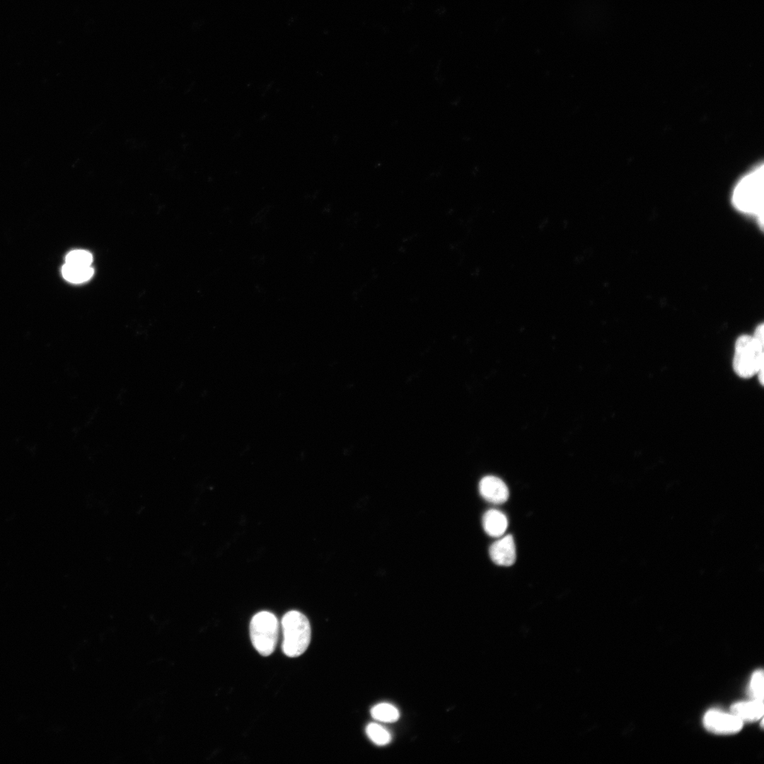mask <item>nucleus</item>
I'll list each match as a JSON object with an SVG mask.
<instances>
[{
	"instance_id": "14",
	"label": "nucleus",
	"mask_w": 764,
	"mask_h": 764,
	"mask_svg": "<svg viewBox=\"0 0 764 764\" xmlns=\"http://www.w3.org/2000/svg\"><path fill=\"white\" fill-rule=\"evenodd\" d=\"M92 261L91 253L84 250H71L65 258V263L79 266H91Z\"/></svg>"
},
{
	"instance_id": "9",
	"label": "nucleus",
	"mask_w": 764,
	"mask_h": 764,
	"mask_svg": "<svg viewBox=\"0 0 764 764\" xmlns=\"http://www.w3.org/2000/svg\"><path fill=\"white\" fill-rule=\"evenodd\" d=\"M508 526L506 516L500 511L490 509L482 516V526L490 536L499 537L504 534Z\"/></svg>"
},
{
	"instance_id": "3",
	"label": "nucleus",
	"mask_w": 764,
	"mask_h": 764,
	"mask_svg": "<svg viewBox=\"0 0 764 764\" xmlns=\"http://www.w3.org/2000/svg\"><path fill=\"white\" fill-rule=\"evenodd\" d=\"M734 373L742 378H750L764 367L763 343L753 335H742L735 342L732 361Z\"/></svg>"
},
{
	"instance_id": "10",
	"label": "nucleus",
	"mask_w": 764,
	"mask_h": 764,
	"mask_svg": "<svg viewBox=\"0 0 764 764\" xmlns=\"http://www.w3.org/2000/svg\"><path fill=\"white\" fill-rule=\"evenodd\" d=\"M91 266H79L65 263L62 267L63 277L68 282L79 284L89 280L93 274Z\"/></svg>"
},
{
	"instance_id": "1",
	"label": "nucleus",
	"mask_w": 764,
	"mask_h": 764,
	"mask_svg": "<svg viewBox=\"0 0 764 764\" xmlns=\"http://www.w3.org/2000/svg\"><path fill=\"white\" fill-rule=\"evenodd\" d=\"M763 166L756 167L736 185L731 200L740 212L753 215L763 226Z\"/></svg>"
},
{
	"instance_id": "6",
	"label": "nucleus",
	"mask_w": 764,
	"mask_h": 764,
	"mask_svg": "<svg viewBox=\"0 0 764 764\" xmlns=\"http://www.w3.org/2000/svg\"><path fill=\"white\" fill-rule=\"evenodd\" d=\"M481 496L493 504H502L509 498V490L500 478L488 475L482 478L479 483Z\"/></svg>"
},
{
	"instance_id": "2",
	"label": "nucleus",
	"mask_w": 764,
	"mask_h": 764,
	"mask_svg": "<svg viewBox=\"0 0 764 764\" xmlns=\"http://www.w3.org/2000/svg\"><path fill=\"white\" fill-rule=\"evenodd\" d=\"M281 625L283 633L282 648L284 654L289 657H296L303 654L310 644L311 637L308 618L299 611L290 610L282 617Z\"/></svg>"
},
{
	"instance_id": "11",
	"label": "nucleus",
	"mask_w": 764,
	"mask_h": 764,
	"mask_svg": "<svg viewBox=\"0 0 764 764\" xmlns=\"http://www.w3.org/2000/svg\"><path fill=\"white\" fill-rule=\"evenodd\" d=\"M371 714L376 720L383 722H394L400 717L398 709L389 703H379L374 706Z\"/></svg>"
},
{
	"instance_id": "4",
	"label": "nucleus",
	"mask_w": 764,
	"mask_h": 764,
	"mask_svg": "<svg viewBox=\"0 0 764 764\" xmlns=\"http://www.w3.org/2000/svg\"><path fill=\"white\" fill-rule=\"evenodd\" d=\"M279 627L276 616L269 611L259 612L252 618L250 639L259 654L267 656L273 653L277 643Z\"/></svg>"
},
{
	"instance_id": "8",
	"label": "nucleus",
	"mask_w": 764,
	"mask_h": 764,
	"mask_svg": "<svg viewBox=\"0 0 764 764\" xmlns=\"http://www.w3.org/2000/svg\"><path fill=\"white\" fill-rule=\"evenodd\" d=\"M731 712L743 722H756L763 716V702L756 700L736 702L731 705Z\"/></svg>"
},
{
	"instance_id": "13",
	"label": "nucleus",
	"mask_w": 764,
	"mask_h": 764,
	"mask_svg": "<svg viewBox=\"0 0 764 764\" xmlns=\"http://www.w3.org/2000/svg\"><path fill=\"white\" fill-rule=\"evenodd\" d=\"M763 680L762 670H758L753 673L748 688V694L752 700H763Z\"/></svg>"
},
{
	"instance_id": "7",
	"label": "nucleus",
	"mask_w": 764,
	"mask_h": 764,
	"mask_svg": "<svg viewBox=\"0 0 764 764\" xmlns=\"http://www.w3.org/2000/svg\"><path fill=\"white\" fill-rule=\"evenodd\" d=\"M491 560L501 566H510L516 560V547L512 536L507 535L493 543L489 549Z\"/></svg>"
},
{
	"instance_id": "12",
	"label": "nucleus",
	"mask_w": 764,
	"mask_h": 764,
	"mask_svg": "<svg viewBox=\"0 0 764 764\" xmlns=\"http://www.w3.org/2000/svg\"><path fill=\"white\" fill-rule=\"evenodd\" d=\"M366 733L369 739L378 746H385L391 740L390 734L382 726L370 723L366 726Z\"/></svg>"
},
{
	"instance_id": "5",
	"label": "nucleus",
	"mask_w": 764,
	"mask_h": 764,
	"mask_svg": "<svg viewBox=\"0 0 764 764\" xmlns=\"http://www.w3.org/2000/svg\"><path fill=\"white\" fill-rule=\"evenodd\" d=\"M703 724L707 730L717 734L737 733L743 725V722L732 713L728 714L715 710L706 712L703 717Z\"/></svg>"
}]
</instances>
